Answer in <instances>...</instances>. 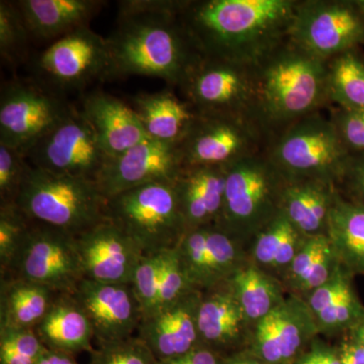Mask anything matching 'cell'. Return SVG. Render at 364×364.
I'll return each mask as SVG.
<instances>
[{
    "mask_svg": "<svg viewBox=\"0 0 364 364\" xmlns=\"http://www.w3.org/2000/svg\"><path fill=\"white\" fill-rule=\"evenodd\" d=\"M299 0H189L179 18L207 58L256 66L291 38Z\"/></svg>",
    "mask_w": 364,
    "mask_h": 364,
    "instance_id": "6da1fadb",
    "label": "cell"
},
{
    "mask_svg": "<svg viewBox=\"0 0 364 364\" xmlns=\"http://www.w3.org/2000/svg\"><path fill=\"white\" fill-rule=\"evenodd\" d=\"M107 41L109 77L145 75L179 87L203 59L181 18L174 14L119 16Z\"/></svg>",
    "mask_w": 364,
    "mask_h": 364,
    "instance_id": "7a4b0ae2",
    "label": "cell"
},
{
    "mask_svg": "<svg viewBox=\"0 0 364 364\" xmlns=\"http://www.w3.org/2000/svg\"><path fill=\"white\" fill-rule=\"evenodd\" d=\"M255 76L258 117L272 136L330 105L327 61L291 39L261 60Z\"/></svg>",
    "mask_w": 364,
    "mask_h": 364,
    "instance_id": "3957f363",
    "label": "cell"
},
{
    "mask_svg": "<svg viewBox=\"0 0 364 364\" xmlns=\"http://www.w3.org/2000/svg\"><path fill=\"white\" fill-rule=\"evenodd\" d=\"M16 205L31 222L77 236L107 219V200L90 179L31 167Z\"/></svg>",
    "mask_w": 364,
    "mask_h": 364,
    "instance_id": "277c9868",
    "label": "cell"
},
{
    "mask_svg": "<svg viewBox=\"0 0 364 364\" xmlns=\"http://www.w3.org/2000/svg\"><path fill=\"white\" fill-rule=\"evenodd\" d=\"M287 181H317L336 188L348 151L329 117L317 112L273 136L265 152Z\"/></svg>",
    "mask_w": 364,
    "mask_h": 364,
    "instance_id": "5b68a950",
    "label": "cell"
},
{
    "mask_svg": "<svg viewBox=\"0 0 364 364\" xmlns=\"http://www.w3.org/2000/svg\"><path fill=\"white\" fill-rule=\"evenodd\" d=\"M107 217L145 255L178 248L188 232L176 182H154L112 196L107 200Z\"/></svg>",
    "mask_w": 364,
    "mask_h": 364,
    "instance_id": "8992f818",
    "label": "cell"
},
{
    "mask_svg": "<svg viewBox=\"0 0 364 364\" xmlns=\"http://www.w3.org/2000/svg\"><path fill=\"white\" fill-rule=\"evenodd\" d=\"M284 183L286 178L265 153L229 165L218 225L233 235L262 229L280 210Z\"/></svg>",
    "mask_w": 364,
    "mask_h": 364,
    "instance_id": "52a82bcc",
    "label": "cell"
},
{
    "mask_svg": "<svg viewBox=\"0 0 364 364\" xmlns=\"http://www.w3.org/2000/svg\"><path fill=\"white\" fill-rule=\"evenodd\" d=\"M179 88L196 114L250 117L260 123L255 66L203 57Z\"/></svg>",
    "mask_w": 364,
    "mask_h": 364,
    "instance_id": "ba28073f",
    "label": "cell"
},
{
    "mask_svg": "<svg viewBox=\"0 0 364 364\" xmlns=\"http://www.w3.org/2000/svg\"><path fill=\"white\" fill-rule=\"evenodd\" d=\"M272 135L250 117L198 114L179 144L184 168L229 166L267 152Z\"/></svg>",
    "mask_w": 364,
    "mask_h": 364,
    "instance_id": "9c48e42d",
    "label": "cell"
},
{
    "mask_svg": "<svg viewBox=\"0 0 364 364\" xmlns=\"http://www.w3.org/2000/svg\"><path fill=\"white\" fill-rule=\"evenodd\" d=\"M4 279H18L74 294L85 277L76 236L33 223Z\"/></svg>",
    "mask_w": 364,
    "mask_h": 364,
    "instance_id": "30bf717a",
    "label": "cell"
},
{
    "mask_svg": "<svg viewBox=\"0 0 364 364\" xmlns=\"http://www.w3.org/2000/svg\"><path fill=\"white\" fill-rule=\"evenodd\" d=\"M328 60L364 45V0H299L291 38Z\"/></svg>",
    "mask_w": 364,
    "mask_h": 364,
    "instance_id": "8fae6325",
    "label": "cell"
},
{
    "mask_svg": "<svg viewBox=\"0 0 364 364\" xmlns=\"http://www.w3.org/2000/svg\"><path fill=\"white\" fill-rule=\"evenodd\" d=\"M25 156L37 168L95 182L111 159L85 114L74 107Z\"/></svg>",
    "mask_w": 364,
    "mask_h": 364,
    "instance_id": "7c38bea8",
    "label": "cell"
},
{
    "mask_svg": "<svg viewBox=\"0 0 364 364\" xmlns=\"http://www.w3.org/2000/svg\"><path fill=\"white\" fill-rule=\"evenodd\" d=\"M72 107L37 85L6 83L0 95V144L26 155Z\"/></svg>",
    "mask_w": 364,
    "mask_h": 364,
    "instance_id": "4fadbf2b",
    "label": "cell"
},
{
    "mask_svg": "<svg viewBox=\"0 0 364 364\" xmlns=\"http://www.w3.org/2000/svg\"><path fill=\"white\" fill-rule=\"evenodd\" d=\"M37 64L41 73L60 87H81L95 79L109 77V45L90 26H83L55 41Z\"/></svg>",
    "mask_w": 364,
    "mask_h": 364,
    "instance_id": "5bb4252c",
    "label": "cell"
},
{
    "mask_svg": "<svg viewBox=\"0 0 364 364\" xmlns=\"http://www.w3.org/2000/svg\"><path fill=\"white\" fill-rule=\"evenodd\" d=\"M183 169L179 144L147 139L119 156L111 158L97 183L109 200L145 184L176 182Z\"/></svg>",
    "mask_w": 364,
    "mask_h": 364,
    "instance_id": "9a60e30c",
    "label": "cell"
},
{
    "mask_svg": "<svg viewBox=\"0 0 364 364\" xmlns=\"http://www.w3.org/2000/svg\"><path fill=\"white\" fill-rule=\"evenodd\" d=\"M75 298L90 320L97 344L130 338L143 315L131 284H104L83 279Z\"/></svg>",
    "mask_w": 364,
    "mask_h": 364,
    "instance_id": "2e32d148",
    "label": "cell"
},
{
    "mask_svg": "<svg viewBox=\"0 0 364 364\" xmlns=\"http://www.w3.org/2000/svg\"><path fill=\"white\" fill-rule=\"evenodd\" d=\"M78 250L86 279L104 284H131L142 249L109 219L77 235Z\"/></svg>",
    "mask_w": 364,
    "mask_h": 364,
    "instance_id": "e0dca14e",
    "label": "cell"
},
{
    "mask_svg": "<svg viewBox=\"0 0 364 364\" xmlns=\"http://www.w3.org/2000/svg\"><path fill=\"white\" fill-rule=\"evenodd\" d=\"M232 235L218 224L188 230L179 244V259L193 289L215 287L234 270L236 245Z\"/></svg>",
    "mask_w": 364,
    "mask_h": 364,
    "instance_id": "ac0fdd59",
    "label": "cell"
},
{
    "mask_svg": "<svg viewBox=\"0 0 364 364\" xmlns=\"http://www.w3.org/2000/svg\"><path fill=\"white\" fill-rule=\"evenodd\" d=\"M200 299L193 291L142 318L136 336L145 342L158 361L177 358L203 346L196 326Z\"/></svg>",
    "mask_w": 364,
    "mask_h": 364,
    "instance_id": "d6986e66",
    "label": "cell"
},
{
    "mask_svg": "<svg viewBox=\"0 0 364 364\" xmlns=\"http://www.w3.org/2000/svg\"><path fill=\"white\" fill-rule=\"evenodd\" d=\"M81 111L109 158L149 139L131 105L111 95L102 91L91 93L83 100Z\"/></svg>",
    "mask_w": 364,
    "mask_h": 364,
    "instance_id": "ffe728a7",
    "label": "cell"
},
{
    "mask_svg": "<svg viewBox=\"0 0 364 364\" xmlns=\"http://www.w3.org/2000/svg\"><path fill=\"white\" fill-rule=\"evenodd\" d=\"M228 166L186 167L176 181L188 231L218 224L224 207Z\"/></svg>",
    "mask_w": 364,
    "mask_h": 364,
    "instance_id": "44dd1931",
    "label": "cell"
},
{
    "mask_svg": "<svg viewBox=\"0 0 364 364\" xmlns=\"http://www.w3.org/2000/svg\"><path fill=\"white\" fill-rule=\"evenodd\" d=\"M46 348L76 356L93 351L95 333L87 316L72 294H57L35 327Z\"/></svg>",
    "mask_w": 364,
    "mask_h": 364,
    "instance_id": "7402d4cb",
    "label": "cell"
},
{
    "mask_svg": "<svg viewBox=\"0 0 364 364\" xmlns=\"http://www.w3.org/2000/svg\"><path fill=\"white\" fill-rule=\"evenodd\" d=\"M132 109L151 140L181 144L196 119V112L173 91L139 93L132 98Z\"/></svg>",
    "mask_w": 364,
    "mask_h": 364,
    "instance_id": "603a6c76",
    "label": "cell"
},
{
    "mask_svg": "<svg viewBox=\"0 0 364 364\" xmlns=\"http://www.w3.org/2000/svg\"><path fill=\"white\" fill-rule=\"evenodd\" d=\"M28 32L38 39L63 37L88 23L105 4L97 0H21L16 1Z\"/></svg>",
    "mask_w": 364,
    "mask_h": 364,
    "instance_id": "cb8c5ba5",
    "label": "cell"
},
{
    "mask_svg": "<svg viewBox=\"0 0 364 364\" xmlns=\"http://www.w3.org/2000/svg\"><path fill=\"white\" fill-rule=\"evenodd\" d=\"M336 188L317 181H287L280 198V210L299 233L327 232L328 218Z\"/></svg>",
    "mask_w": 364,
    "mask_h": 364,
    "instance_id": "d4e9b609",
    "label": "cell"
},
{
    "mask_svg": "<svg viewBox=\"0 0 364 364\" xmlns=\"http://www.w3.org/2000/svg\"><path fill=\"white\" fill-rule=\"evenodd\" d=\"M56 294L28 280L1 279L0 329H35Z\"/></svg>",
    "mask_w": 364,
    "mask_h": 364,
    "instance_id": "484cf974",
    "label": "cell"
},
{
    "mask_svg": "<svg viewBox=\"0 0 364 364\" xmlns=\"http://www.w3.org/2000/svg\"><path fill=\"white\" fill-rule=\"evenodd\" d=\"M328 238L350 272L364 274V208L335 191L327 224Z\"/></svg>",
    "mask_w": 364,
    "mask_h": 364,
    "instance_id": "4316f807",
    "label": "cell"
},
{
    "mask_svg": "<svg viewBox=\"0 0 364 364\" xmlns=\"http://www.w3.org/2000/svg\"><path fill=\"white\" fill-rule=\"evenodd\" d=\"M244 317L232 291H215L200 298L196 313L200 343L213 350L233 344L240 336Z\"/></svg>",
    "mask_w": 364,
    "mask_h": 364,
    "instance_id": "83f0119b",
    "label": "cell"
},
{
    "mask_svg": "<svg viewBox=\"0 0 364 364\" xmlns=\"http://www.w3.org/2000/svg\"><path fill=\"white\" fill-rule=\"evenodd\" d=\"M327 80L332 107L364 111V54L360 48L328 60Z\"/></svg>",
    "mask_w": 364,
    "mask_h": 364,
    "instance_id": "f1b7e54d",
    "label": "cell"
},
{
    "mask_svg": "<svg viewBox=\"0 0 364 364\" xmlns=\"http://www.w3.org/2000/svg\"><path fill=\"white\" fill-rule=\"evenodd\" d=\"M231 289L245 317L263 318L277 309V291L272 280L256 268L237 269Z\"/></svg>",
    "mask_w": 364,
    "mask_h": 364,
    "instance_id": "f546056e",
    "label": "cell"
},
{
    "mask_svg": "<svg viewBox=\"0 0 364 364\" xmlns=\"http://www.w3.org/2000/svg\"><path fill=\"white\" fill-rule=\"evenodd\" d=\"M299 230L287 219L282 210L272 221L261 229L256 242L255 256L260 262L269 265H284L296 256Z\"/></svg>",
    "mask_w": 364,
    "mask_h": 364,
    "instance_id": "4dcf8cb0",
    "label": "cell"
},
{
    "mask_svg": "<svg viewBox=\"0 0 364 364\" xmlns=\"http://www.w3.org/2000/svg\"><path fill=\"white\" fill-rule=\"evenodd\" d=\"M31 33L16 2L0 1V54L11 65L25 54Z\"/></svg>",
    "mask_w": 364,
    "mask_h": 364,
    "instance_id": "1f68e13d",
    "label": "cell"
},
{
    "mask_svg": "<svg viewBox=\"0 0 364 364\" xmlns=\"http://www.w3.org/2000/svg\"><path fill=\"white\" fill-rule=\"evenodd\" d=\"M32 222L16 203L0 205V268L1 277L11 269Z\"/></svg>",
    "mask_w": 364,
    "mask_h": 364,
    "instance_id": "d6a6232c",
    "label": "cell"
},
{
    "mask_svg": "<svg viewBox=\"0 0 364 364\" xmlns=\"http://www.w3.org/2000/svg\"><path fill=\"white\" fill-rule=\"evenodd\" d=\"M163 253L144 256L131 282L143 318L156 312L159 305Z\"/></svg>",
    "mask_w": 364,
    "mask_h": 364,
    "instance_id": "836d02e7",
    "label": "cell"
},
{
    "mask_svg": "<svg viewBox=\"0 0 364 364\" xmlns=\"http://www.w3.org/2000/svg\"><path fill=\"white\" fill-rule=\"evenodd\" d=\"M46 350L33 329H0V364H36Z\"/></svg>",
    "mask_w": 364,
    "mask_h": 364,
    "instance_id": "e575fe53",
    "label": "cell"
},
{
    "mask_svg": "<svg viewBox=\"0 0 364 364\" xmlns=\"http://www.w3.org/2000/svg\"><path fill=\"white\" fill-rule=\"evenodd\" d=\"M90 364H158L154 354L140 337L97 344Z\"/></svg>",
    "mask_w": 364,
    "mask_h": 364,
    "instance_id": "d590c367",
    "label": "cell"
},
{
    "mask_svg": "<svg viewBox=\"0 0 364 364\" xmlns=\"http://www.w3.org/2000/svg\"><path fill=\"white\" fill-rule=\"evenodd\" d=\"M20 151L0 144V205H13L32 165Z\"/></svg>",
    "mask_w": 364,
    "mask_h": 364,
    "instance_id": "8d00e7d4",
    "label": "cell"
},
{
    "mask_svg": "<svg viewBox=\"0 0 364 364\" xmlns=\"http://www.w3.org/2000/svg\"><path fill=\"white\" fill-rule=\"evenodd\" d=\"M272 330L273 343L279 354L280 364H287L298 353L303 333L293 316L277 308L267 316Z\"/></svg>",
    "mask_w": 364,
    "mask_h": 364,
    "instance_id": "74e56055",
    "label": "cell"
},
{
    "mask_svg": "<svg viewBox=\"0 0 364 364\" xmlns=\"http://www.w3.org/2000/svg\"><path fill=\"white\" fill-rule=\"evenodd\" d=\"M195 291L189 284L188 277L179 259L178 250L165 251L163 253L161 282H160L159 305L163 306L176 303L182 296Z\"/></svg>",
    "mask_w": 364,
    "mask_h": 364,
    "instance_id": "f35d334b",
    "label": "cell"
},
{
    "mask_svg": "<svg viewBox=\"0 0 364 364\" xmlns=\"http://www.w3.org/2000/svg\"><path fill=\"white\" fill-rule=\"evenodd\" d=\"M330 119L349 154L364 153V111L330 107Z\"/></svg>",
    "mask_w": 364,
    "mask_h": 364,
    "instance_id": "ab89813d",
    "label": "cell"
},
{
    "mask_svg": "<svg viewBox=\"0 0 364 364\" xmlns=\"http://www.w3.org/2000/svg\"><path fill=\"white\" fill-rule=\"evenodd\" d=\"M336 189L346 200L364 208V153L349 154Z\"/></svg>",
    "mask_w": 364,
    "mask_h": 364,
    "instance_id": "60d3db41",
    "label": "cell"
},
{
    "mask_svg": "<svg viewBox=\"0 0 364 364\" xmlns=\"http://www.w3.org/2000/svg\"><path fill=\"white\" fill-rule=\"evenodd\" d=\"M189 0H126L119 1V16L132 14H174L181 16Z\"/></svg>",
    "mask_w": 364,
    "mask_h": 364,
    "instance_id": "b9f144b4",
    "label": "cell"
},
{
    "mask_svg": "<svg viewBox=\"0 0 364 364\" xmlns=\"http://www.w3.org/2000/svg\"><path fill=\"white\" fill-rule=\"evenodd\" d=\"M330 240V239H329ZM331 242L326 245L322 252L318 255L317 261L312 268L306 273L301 279V284L306 289H318L328 282L329 277L330 256H332Z\"/></svg>",
    "mask_w": 364,
    "mask_h": 364,
    "instance_id": "7bdbcfd3",
    "label": "cell"
},
{
    "mask_svg": "<svg viewBox=\"0 0 364 364\" xmlns=\"http://www.w3.org/2000/svg\"><path fill=\"white\" fill-rule=\"evenodd\" d=\"M158 364H224V358L205 346H198L177 358L158 361Z\"/></svg>",
    "mask_w": 364,
    "mask_h": 364,
    "instance_id": "ee69618b",
    "label": "cell"
},
{
    "mask_svg": "<svg viewBox=\"0 0 364 364\" xmlns=\"http://www.w3.org/2000/svg\"><path fill=\"white\" fill-rule=\"evenodd\" d=\"M338 354L341 364H364V350L353 338L342 345Z\"/></svg>",
    "mask_w": 364,
    "mask_h": 364,
    "instance_id": "f6af8a7d",
    "label": "cell"
},
{
    "mask_svg": "<svg viewBox=\"0 0 364 364\" xmlns=\"http://www.w3.org/2000/svg\"><path fill=\"white\" fill-rule=\"evenodd\" d=\"M36 364H79L75 356L47 349Z\"/></svg>",
    "mask_w": 364,
    "mask_h": 364,
    "instance_id": "bcb514c9",
    "label": "cell"
},
{
    "mask_svg": "<svg viewBox=\"0 0 364 364\" xmlns=\"http://www.w3.org/2000/svg\"><path fill=\"white\" fill-rule=\"evenodd\" d=\"M311 354L318 364H341L339 354L334 352L317 349L311 352Z\"/></svg>",
    "mask_w": 364,
    "mask_h": 364,
    "instance_id": "7dc6e473",
    "label": "cell"
},
{
    "mask_svg": "<svg viewBox=\"0 0 364 364\" xmlns=\"http://www.w3.org/2000/svg\"><path fill=\"white\" fill-rule=\"evenodd\" d=\"M224 364H267L256 355L236 354L224 358Z\"/></svg>",
    "mask_w": 364,
    "mask_h": 364,
    "instance_id": "c3c4849f",
    "label": "cell"
},
{
    "mask_svg": "<svg viewBox=\"0 0 364 364\" xmlns=\"http://www.w3.org/2000/svg\"><path fill=\"white\" fill-rule=\"evenodd\" d=\"M351 337L356 343L360 345L364 350V317L355 327L352 329Z\"/></svg>",
    "mask_w": 364,
    "mask_h": 364,
    "instance_id": "681fc988",
    "label": "cell"
},
{
    "mask_svg": "<svg viewBox=\"0 0 364 364\" xmlns=\"http://www.w3.org/2000/svg\"><path fill=\"white\" fill-rule=\"evenodd\" d=\"M298 364H318L314 359L312 354L309 353L308 355L304 356L299 359Z\"/></svg>",
    "mask_w": 364,
    "mask_h": 364,
    "instance_id": "f907efd6",
    "label": "cell"
}]
</instances>
